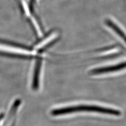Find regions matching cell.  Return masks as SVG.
<instances>
[{
  "label": "cell",
  "instance_id": "obj_2",
  "mask_svg": "<svg viewBox=\"0 0 126 126\" xmlns=\"http://www.w3.org/2000/svg\"><path fill=\"white\" fill-rule=\"evenodd\" d=\"M0 54L21 57H30L34 53L30 48L13 43L0 41Z\"/></svg>",
  "mask_w": 126,
  "mask_h": 126
},
{
  "label": "cell",
  "instance_id": "obj_4",
  "mask_svg": "<svg viewBox=\"0 0 126 126\" xmlns=\"http://www.w3.org/2000/svg\"><path fill=\"white\" fill-rule=\"evenodd\" d=\"M125 68H126V61H125L123 63H120V64H116L115 65L94 69L92 70L91 73L92 74L94 75H99L115 72H117V71H119Z\"/></svg>",
  "mask_w": 126,
  "mask_h": 126
},
{
  "label": "cell",
  "instance_id": "obj_5",
  "mask_svg": "<svg viewBox=\"0 0 126 126\" xmlns=\"http://www.w3.org/2000/svg\"><path fill=\"white\" fill-rule=\"evenodd\" d=\"M42 65L41 59L39 58H38L36 63H35V68H34V73L33 76V88L34 89H36L37 87H38V82H39V74L41 72V68Z\"/></svg>",
  "mask_w": 126,
  "mask_h": 126
},
{
  "label": "cell",
  "instance_id": "obj_1",
  "mask_svg": "<svg viewBox=\"0 0 126 126\" xmlns=\"http://www.w3.org/2000/svg\"><path fill=\"white\" fill-rule=\"evenodd\" d=\"M79 111L97 112L115 116H119L121 113L119 111L117 110L99 107V106L89 105H80L58 109L54 110L52 113L54 115H61Z\"/></svg>",
  "mask_w": 126,
  "mask_h": 126
},
{
  "label": "cell",
  "instance_id": "obj_3",
  "mask_svg": "<svg viewBox=\"0 0 126 126\" xmlns=\"http://www.w3.org/2000/svg\"><path fill=\"white\" fill-rule=\"evenodd\" d=\"M59 36V34L57 31L52 32L50 33L37 43L35 46V48L37 52H43L50 45L54 43Z\"/></svg>",
  "mask_w": 126,
  "mask_h": 126
},
{
  "label": "cell",
  "instance_id": "obj_7",
  "mask_svg": "<svg viewBox=\"0 0 126 126\" xmlns=\"http://www.w3.org/2000/svg\"></svg>",
  "mask_w": 126,
  "mask_h": 126
},
{
  "label": "cell",
  "instance_id": "obj_6",
  "mask_svg": "<svg viewBox=\"0 0 126 126\" xmlns=\"http://www.w3.org/2000/svg\"><path fill=\"white\" fill-rule=\"evenodd\" d=\"M106 24H107V25L108 26H109L118 35H119L121 39H123L126 43V34L119 28V27L117 26L116 24L112 22L111 20H110V19H107V20L106 21Z\"/></svg>",
  "mask_w": 126,
  "mask_h": 126
}]
</instances>
